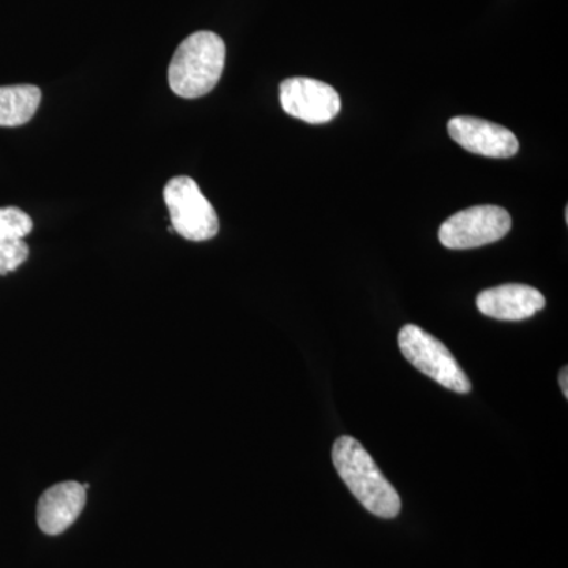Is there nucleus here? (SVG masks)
Masks as SVG:
<instances>
[{
	"label": "nucleus",
	"instance_id": "5",
	"mask_svg": "<svg viewBox=\"0 0 568 568\" xmlns=\"http://www.w3.org/2000/svg\"><path fill=\"white\" fill-rule=\"evenodd\" d=\"M511 230V216L499 205H476L452 215L439 230L440 244L450 250L495 244Z\"/></svg>",
	"mask_w": 568,
	"mask_h": 568
},
{
	"label": "nucleus",
	"instance_id": "9",
	"mask_svg": "<svg viewBox=\"0 0 568 568\" xmlns=\"http://www.w3.org/2000/svg\"><path fill=\"white\" fill-rule=\"evenodd\" d=\"M85 506V489L78 481H63L41 495L37 523L47 536H59L77 521Z\"/></svg>",
	"mask_w": 568,
	"mask_h": 568
},
{
	"label": "nucleus",
	"instance_id": "4",
	"mask_svg": "<svg viewBox=\"0 0 568 568\" xmlns=\"http://www.w3.org/2000/svg\"><path fill=\"white\" fill-rule=\"evenodd\" d=\"M164 203L175 233L186 241H211L220 231L219 215L192 178L178 175L164 186Z\"/></svg>",
	"mask_w": 568,
	"mask_h": 568
},
{
	"label": "nucleus",
	"instance_id": "13",
	"mask_svg": "<svg viewBox=\"0 0 568 568\" xmlns=\"http://www.w3.org/2000/svg\"><path fill=\"white\" fill-rule=\"evenodd\" d=\"M559 386H560V390H562L564 396H566V398H568V368H567V366H564V368L560 369Z\"/></svg>",
	"mask_w": 568,
	"mask_h": 568
},
{
	"label": "nucleus",
	"instance_id": "8",
	"mask_svg": "<svg viewBox=\"0 0 568 568\" xmlns=\"http://www.w3.org/2000/svg\"><path fill=\"white\" fill-rule=\"evenodd\" d=\"M544 294L528 284H503L481 291L477 308L481 315L499 321H523L544 310Z\"/></svg>",
	"mask_w": 568,
	"mask_h": 568
},
{
	"label": "nucleus",
	"instance_id": "1",
	"mask_svg": "<svg viewBox=\"0 0 568 568\" xmlns=\"http://www.w3.org/2000/svg\"><path fill=\"white\" fill-rule=\"evenodd\" d=\"M332 462L346 487L369 514L387 519L398 517L402 511L398 491L357 439L338 437L332 447Z\"/></svg>",
	"mask_w": 568,
	"mask_h": 568
},
{
	"label": "nucleus",
	"instance_id": "6",
	"mask_svg": "<svg viewBox=\"0 0 568 568\" xmlns=\"http://www.w3.org/2000/svg\"><path fill=\"white\" fill-rule=\"evenodd\" d=\"M280 103L286 114L298 121L327 123L342 110V100L332 85L312 78H290L280 85Z\"/></svg>",
	"mask_w": 568,
	"mask_h": 568
},
{
	"label": "nucleus",
	"instance_id": "2",
	"mask_svg": "<svg viewBox=\"0 0 568 568\" xmlns=\"http://www.w3.org/2000/svg\"><path fill=\"white\" fill-rule=\"evenodd\" d=\"M226 47L222 37L209 31L192 33L179 44L168 80L175 95L200 99L219 84L224 70Z\"/></svg>",
	"mask_w": 568,
	"mask_h": 568
},
{
	"label": "nucleus",
	"instance_id": "12",
	"mask_svg": "<svg viewBox=\"0 0 568 568\" xmlns=\"http://www.w3.org/2000/svg\"><path fill=\"white\" fill-rule=\"evenodd\" d=\"M29 257L24 241H0V275L10 274Z\"/></svg>",
	"mask_w": 568,
	"mask_h": 568
},
{
	"label": "nucleus",
	"instance_id": "3",
	"mask_svg": "<svg viewBox=\"0 0 568 568\" xmlns=\"http://www.w3.org/2000/svg\"><path fill=\"white\" fill-rule=\"evenodd\" d=\"M398 346L410 365L440 386L457 394H469L473 390L469 377L463 372L454 354L424 328L413 324L405 325L398 334Z\"/></svg>",
	"mask_w": 568,
	"mask_h": 568
},
{
	"label": "nucleus",
	"instance_id": "11",
	"mask_svg": "<svg viewBox=\"0 0 568 568\" xmlns=\"http://www.w3.org/2000/svg\"><path fill=\"white\" fill-rule=\"evenodd\" d=\"M32 219L18 207L0 209V241H22L32 233Z\"/></svg>",
	"mask_w": 568,
	"mask_h": 568
},
{
	"label": "nucleus",
	"instance_id": "7",
	"mask_svg": "<svg viewBox=\"0 0 568 568\" xmlns=\"http://www.w3.org/2000/svg\"><path fill=\"white\" fill-rule=\"evenodd\" d=\"M447 130L452 140L467 152L488 159H510L519 149L517 136L510 130L481 119L459 115L448 122Z\"/></svg>",
	"mask_w": 568,
	"mask_h": 568
},
{
	"label": "nucleus",
	"instance_id": "10",
	"mask_svg": "<svg viewBox=\"0 0 568 568\" xmlns=\"http://www.w3.org/2000/svg\"><path fill=\"white\" fill-rule=\"evenodd\" d=\"M40 102L41 91L37 85L0 88V126L24 125L36 115Z\"/></svg>",
	"mask_w": 568,
	"mask_h": 568
}]
</instances>
